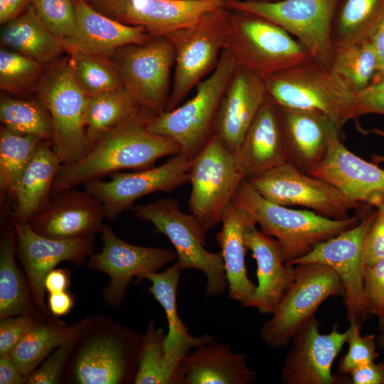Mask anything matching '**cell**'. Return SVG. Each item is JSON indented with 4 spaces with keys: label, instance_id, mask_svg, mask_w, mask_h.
I'll use <instances>...</instances> for the list:
<instances>
[{
    "label": "cell",
    "instance_id": "1",
    "mask_svg": "<svg viewBox=\"0 0 384 384\" xmlns=\"http://www.w3.org/2000/svg\"><path fill=\"white\" fill-rule=\"evenodd\" d=\"M81 319L63 383H134L143 334L100 314Z\"/></svg>",
    "mask_w": 384,
    "mask_h": 384
},
{
    "label": "cell",
    "instance_id": "2",
    "mask_svg": "<svg viewBox=\"0 0 384 384\" xmlns=\"http://www.w3.org/2000/svg\"><path fill=\"white\" fill-rule=\"evenodd\" d=\"M152 117L133 120L114 129L83 157L71 164H61L50 198L122 170L151 168L164 156L180 154V148L174 141L148 130L146 124Z\"/></svg>",
    "mask_w": 384,
    "mask_h": 384
},
{
    "label": "cell",
    "instance_id": "3",
    "mask_svg": "<svg viewBox=\"0 0 384 384\" xmlns=\"http://www.w3.org/2000/svg\"><path fill=\"white\" fill-rule=\"evenodd\" d=\"M233 201L245 210L265 235L276 239L285 263L309 253L319 244L356 226L368 213L334 220L311 210H295L274 203L261 196L245 178Z\"/></svg>",
    "mask_w": 384,
    "mask_h": 384
},
{
    "label": "cell",
    "instance_id": "4",
    "mask_svg": "<svg viewBox=\"0 0 384 384\" xmlns=\"http://www.w3.org/2000/svg\"><path fill=\"white\" fill-rule=\"evenodd\" d=\"M263 81L267 97L277 107L327 115L343 125L358 118L356 93L330 68L313 60Z\"/></svg>",
    "mask_w": 384,
    "mask_h": 384
},
{
    "label": "cell",
    "instance_id": "5",
    "mask_svg": "<svg viewBox=\"0 0 384 384\" xmlns=\"http://www.w3.org/2000/svg\"><path fill=\"white\" fill-rule=\"evenodd\" d=\"M238 66L223 49L216 68L196 86L194 95L175 109L153 117L147 122L148 130L172 139L181 154L193 159L215 134L220 102Z\"/></svg>",
    "mask_w": 384,
    "mask_h": 384
},
{
    "label": "cell",
    "instance_id": "6",
    "mask_svg": "<svg viewBox=\"0 0 384 384\" xmlns=\"http://www.w3.org/2000/svg\"><path fill=\"white\" fill-rule=\"evenodd\" d=\"M224 49L239 66L262 80L313 60L306 48L280 26L235 10H231Z\"/></svg>",
    "mask_w": 384,
    "mask_h": 384
},
{
    "label": "cell",
    "instance_id": "7",
    "mask_svg": "<svg viewBox=\"0 0 384 384\" xmlns=\"http://www.w3.org/2000/svg\"><path fill=\"white\" fill-rule=\"evenodd\" d=\"M132 210L138 219L151 223L156 233L170 240L182 271L195 269L204 273L208 297L225 292L228 281L221 253L206 249V233L194 215L183 212L178 203L170 197L135 204Z\"/></svg>",
    "mask_w": 384,
    "mask_h": 384
},
{
    "label": "cell",
    "instance_id": "8",
    "mask_svg": "<svg viewBox=\"0 0 384 384\" xmlns=\"http://www.w3.org/2000/svg\"><path fill=\"white\" fill-rule=\"evenodd\" d=\"M231 10L225 5L203 14L191 26L166 37L175 51L174 80L166 111L177 107L216 68L225 47Z\"/></svg>",
    "mask_w": 384,
    "mask_h": 384
},
{
    "label": "cell",
    "instance_id": "9",
    "mask_svg": "<svg viewBox=\"0 0 384 384\" xmlns=\"http://www.w3.org/2000/svg\"><path fill=\"white\" fill-rule=\"evenodd\" d=\"M294 266L293 282L260 329L262 341L272 348L287 346L297 331L314 316L324 302L343 295L341 280L331 267L319 263Z\"/></svg>",
    "mask_w": 384,
    "mask_h": 384
},
{
    "label": "cell",
    "instance_id": "10",
    "mask_svg": "<svg viewBox=\"0 0 384 384\" xmlns=\"http://www.w3.org/2000/svg\"><path fill=\"white\" fill-rule=\"evenodd\" d=\"M245 179L234 154L214 134L191 159L190 169L189 211L206 233L221 222Z\"/></svg>",
    "mask_w": 384,
    "mask_h": 384
},
{
    "label": "cell",
    "instance_id": "11",
    "mask_svg": "<svg viewBox=\"0 0 384 384\" xmlns=\"http://www.w3.org/2000/svg\"><path fill=\"white\" fill-rule=\"evenodd\" d=\"M38 97L53 125L51 146L62 164L75 162L88 151L87 97L77 84L69 62L58 65L43 78Z\"/></svg>",
    "mask_w": 384,
    "mask_h": 384
},
{
    "label": "cell",
    "instance_id": "12",
    "mask_svg": "<svg viewBox=\"0 0 384 384\" xmlns=\"http://www.w3.org/2000/svg\"><path fill=\"white\" fill-rule=\"evenodd\" d=\"M338 0H281L264 2L227 0L235 11L262 17L282 28L309 51L312 59L330 68L333 56L331 29Z\"/></svg>",
    "mask_w": 384,
    "mask_h": 384
},
{
    "label": "cell",
    "instance_id": "13",
    "mask_svg": "<svg viewBox=\"0 0 384 384\" xmlns=\"http://www.w3.org/2000/svg\"><path fill=\"white\" fill-rule=\"evenodd\" d=\"M112 56L124 87L137 102L154 116L166 111L175 65V51L169 38L152 36L146 42L122 47Z\"/></svg>",
    "mask_w": 384,
    "mask_h": 384
},
{
    "label": "cell",
    "instance_id": "14",
    "mask_svg": "<svg viewBox=\"0 0 384 384\" xmlns=\"http://www.w3.org/2000/svg\"><path fill=\"white\" fill-rule=\"evenodd\" d=\"M247 180L274 203L302 206L334 220L346 219L351 210L362 206L331 183L304 173L288 162Z\"/></svg>",
    "mask_w": 384,
    "mask_h": 384
},
{
    "label": "cell",
    "instance_id": "15",
    "mask_svg": "<svg viewBox=\"0 0 384 384\" xmlns=\"http://www.w3.org/2000/svg\"><path fill=\"white\" fill-rule=\"evenodd\" d=\"M101 239L102 250L91 254L86 265L109 277L102 297L104 303L110 308L121 306L134 277L139 283L146 274L159 272L166 265L177 260L175 250L132 245L119 238L108 225L104 226Z\"/></svg>",
    "mask_w": 384,
    "mask_h": 384
},
{
    "label": "cell",
    "instance_id": "16",
    "mask_svg": "<svg viewBox=\"0 0 384 384\" xmlns=\"http://www.w3.org/2000/svg\"><path fill=\"white\" fill-rule=\"evenodd\" d=\"M191 160L178 154L159 166L133 173L115 172L107 181L93 179L83 183L86 191L102 204L105 219L113 222L131 210L139 198L153 193L171 192L190 181Z\"/></svg>",
    "mask_w": 384,
    "mask_h": 384
},
{
    "label": "cell",
    "instance_id": "17",
    "mask_svg": "<svg viewBox=\"0 0 384 384\" xmlns=\"http://www.w3.org/2000/svg\"><path fill=\"white\" fill-rule=\"evenodd\" d=\"M368 212L359 224L318 245L291 265L319 263L335 270L343 287V300L350 323L362 324L368 314L364 291V244L375 217Z\"/></svg>",
    "mask_w": 384,
    "mask_h": 384
},
{
    "label": "cell",
    "instance_id": "18",
    "mask_svg": "<svg viewBox=\"0 0 384 384\" xmlns=\"http://www.w3.org/2000/svg\"><path fill=\"white\" fill-rule=\"evenodd\" d=\"M16 233L17 256L23 267L33 302L44 316L51 315L45 300V279L62 262L80 267L93 253L94 237L58 240L41 235L28 224L11 221Z\"/></svg>",
    "mask_w": 384,
    "mask_h": 384
},
{
    "label": "cell",
    "instance_id": "19",
    "mask_svg": "<svg viewBox=\"0 0 384 384\" xmlns=\"http://www.w3.org/2000/svg\"><path fill=\"white\" fill-rule=\"evenodd\" d=\"M103 14L142 26L151 36L193 25L206 13L225 5L223 0H87Z\"/></svg>",
    "mask_w": 384,
    "mask_h": 384
},
{
    "label": "cell",
    "instance_id": "20",
    "mask_svg": "<svg viewBox=\"0 0 384 384\" xmlns=\"http://www.w3.org/2000/svg\"><path fill=\"white\" fill-rule=\"evenodd\" d=\"M315 316L294 334L285 356L281 378L285 384H336L341 381L331 373L332 364L346 343L349 334L334 325L329 334H321Z\"/></svg>",
    "mask_w": 384,
    "mask_h": 384
},
{
    "label": "cell",
    "instance_id": "21",
    "mask_svg": "<svg viewBox=\"0 0 384 384\" xmlns=\"http://www.w3.org/2000/svg\"><path fill=\"white\" fill-rule=\"evenodd\" d=\"M105 219L100 202L85 190L74 188L50 198L28 224L41 235L65 240L101 233Z\"/></svg>",
    "mask_w": 384,
    "mask_h": 384
},
{
    "label": "cell",
    "instance_id": "22",
    "mask_svg": "<svg viewBox=\"0 0 384 384\" xmlns=\"http://www.w3.org/2000/svg\"><path fill=\"white\" fill-rule=\"evenodd\" d=\"M309 174L331 183L360 205L377 208L384 205V169L352 153L342 138L332 142L324 159Z\"/></svg>",
    "mask_w": 384,
    "mask_h": 384
},
{
    "label": "cell",
    "instance_id": "23",
    "mask_svg": "<svg viewBox=\"0 0 384 384\" xmlns=\"http://www.w3.org/2000/svg\"><path fill=\"white\" fill-rule=\"evenodd\" d=\"M277 110L287 162L309 174L324 159L332 142L342 138L343 124L321 114L280 107Z\"/></svg>",
    "mask_w": 384,
    "mask_h": 384
},
{
    "label": "cell",
    "instance_id": "24",
    "mask_svg": "<svg viewBox=\"0 0 384 384\" xmlns=\"http://www.w3.org/2000/svg\"><path fill=\"white\" fill-rule=\"evenodd\" d=\"M73 3L75 31L71 37L60 40L70 54L84 53L105 58L122 47L142 43L152 37L142 26L128 25L103 14L87 0H73Z\"/></svg>",
    "mask_w": 384,
    "mask_h": 384
},
{
    "label": "cell",
    "instance_id": "25",
    "mask_svg": "<svg viewBox=\"0 0 384 384\" xmlns=\"http://www.w3.org/2000/svg\"><path fill=\"white\" fill-rule=\"evenodd\" d=\"M262 79L238 66L220 102L215 134L233 154L267 100Z\"/></svg>",
    "mask_w": 384,
    "mask_h": 384
},
{
    "label": "cell",
    "instance_id": "26",
    "mask_svg": "<svg viewBox=\"0 0 384 384\" xmlns=\"http://www.w3.org/2000/svg\"><path fill=\"white\" fill-rule=\"evenodd\" d=\"M247 250L257 264V284L245 307L255 308L262 314H272L293 282L295 266L284 262L278 241L250 224L245 231Z\"/></svg>",
    "mask_w": 384,
    "mask_h": 384
},
{
    "label": "cell",
    "instance_id": "27",
    "mask_svg": "<svg viewBox=\"0 0 384 384\" xmlns=\"http://www.w3.org/2000/svg\"><path fill=\"white\" fill-rule=\"evenodd\" d=\"M233 154L246 179L287 162L277 107L268 97Z\"/></svg>",
    "mask_w": 384,
    "mask_h": 384
},
{
    "label": "cell",
    "instance_id": "28",
    "mask_svg": "<svg viewBox=\"0 0 384 384\" xmlns=\"http://www.w3.org/2000/svg\"><path fill=\"white\" fill-rule=\"evenodd\" d=\"M181 384H252L257 371L242 353L214 338L191 349L181 364Z\"/></svg>",
    "mask_w": 384,
    "mask_h": 384
},
{
    "label": "cell",
    "instance_id": "29",
    "mask_svg": "<svg viewBox=\"0 0 384 384\" xmlns=\"http://www.w3.org/2000/svg\"><path fill=\"white\" fill-rule=\"evenodd\" d=\"M220 223L221 230L215 239L220 247L229 297L245 307L255 293L256 285L247 275L245 241L247 226L255 223L252 217L233 201L225 209Z\"/></svg>",
    "mask_w": 384,
    "mask_h": 384
},
{
    "label": "cell",
    "instance_id": "30",
    "mask_svg": "<svg viewBox=\"0 0 384 384\" xmlns=\"http://www.w3.org/2000/svg\"><path fill=\"white\" fill-rule=\"evenodd\" d=\"M182 272L175 262L161 272L149 273L143 277L151 282L149 292L165 312L168 323L165 351L169 358L179 368L182 360L191 349L214 338L208 334L198 336L191 335L178 314L176 297Z\"/></svg>",
    "mask_w": 384,
    "mask_h": 384
},
{
    "label": "cell",
    "instance_id": "31",
    "mask_svg": "<svg viewBox=\"0 0 384 384\" xmlns=\"http://www.w3.org/2000/svg\"><path fill=\"white\" fill-rule=\"evenodd\" d=\"M61 164L51 142L43 140L19 182L11 221L28 224L46 205Z\"/></svg>",
    "mask_w": 384,
    "mask_h": 384
},
{
    "label": "cell",
    "instance_id": "32",
    "mask_svg": "<svg viewBox=\"0 0 384 384\" xmlns=\"http://www.w3.org/2000/svg\"><path fill=\"white\" fill-rule=\"evenodd\" d=\"M16 233L11 220L4 225L0 240V319L26 314L43 317L33 302L27 277L18 268Z\"/></svg>",
    "mask_w": 384,
    "mask_h": 384
},
{
    "label": "cell",
    "instance_id": "33",
    "mask_svg": "<svg viewBox=\"0 0 384 384\" xmlns=\"http://www.w3.org/2000/svg\"><path fill=\"white\" fill-rule=\"evenodd\" d=\"M152 117L154 115L141 106L125 87L87 97L88 151L114 129L133 120Z\"/></svg>",
    "mask_w": 384,
    "mask_h": 384
},
{
    "label": "cell",
    "instance_id": "34",
    "mask_svg": "<svg viewBox=\"0 0 384 384\" xmlns=\"http://www.w3.org/2000/svg\"><path fill=\"white\" fill-rule=\"evenodd\" d=\"M82 319L68 324L51 315L38 319L10 355L25 377L34 370L55 348L76 338Z\"/></svg>",
    "mask_w": 384,
    "mask_h": 384
},
{
    "label": "cell",
    "instance_id": "35",
    "mask_svg": "<svg viewBox=\"0 0 384 384\" xmlns=\"http://www.w3.org/2000/svg\"><path fill=\"white\" fill-rule=\"evenodd\" d=\"M1 31V43L6 48L46 63L65 49L59 38L41 23L31 4L19 16L5 23Z\"/></svg>",
    "mask_w": 384,
    "mask_h": 384
},
{
    "label": "cell",
    "instance_id": "36",
    "mask_svg": "<svg viewBox=\"0 0 384 384\" xmlns=\"http://www.w3.org/2000/svg\"><path fill=\"white\" fill-rule=\"evenodd\" d=\"M384 18V0H338L331 40L333 48L368 41Z\"/></svg>",
    "mask_w": 384,
    "mask_h": 384
},
{
    "label": "cell",
    "instance_id": "37",
    "mask_svg": "<svg viewBox=\"0 0 384 384\" xmlns=\"http://www.w3.org/2000/svg\"><path fill=\"white\" fill-rule=\"evenodd\" d=\"M165 330L151 319L143 334L134 384H181V368L166 355Z\"/></svg>",
    "mask_w": 384,
    "mask_h": 384
},
{
    "label": "cell",
    "instance_id": "38",
    "mask_svg": "<svg viewBox=\"0 0 384 384\" xmlns=\"http://www.w3.org/2000/svg\"><path fill=\"white\" fill-rule=\"evenodd\" d=\"M43 139L4 125L0 132V189L14 198L19 182Z\"/></svg>",
    "mask_w": 384,
    "mask_h": 384
},
{
    "label": "cell",
    "instance_id": "39",
    "mask_svg": "<svg viewBox=\"0 0 384 384\" xmlns=\"http://www.w3.org/2000/svg\"><path fill=\"white\" fill-rule=\"evenodd\" d=\"M330 69L353 92L366 89L377 70V58L369 41L335 48Z\"/></svg>",
    "mask_w": 384,
    "mask_h": 384
},
{
    "label": "cell",
    "instance_id": "40",
    "mask_svg": "<svg viewBox=\"0 0 384 384\" xmlns=\"http://www.w3.org/2000/svg\"><path fill=\"white\" fill-rule=\"evenodd\" d=\"M70 55L68 62L73 77L87 97L124 87L118 70L105 57L84 53Z\"/></svg>",
    "mask_w": 384,
    "mask_h": 384
},
{
    "label": "cell",
    "instance_id": "41",
    "mask_svg": "<svg viewBox=\"0 0 384 384\" xmlns=\"http://www.w3.org/2000/svg\"><path fill=\"white\" fill-rule=\"evenodd\" d=\"M2 125L18 132L40 137L51 142L50 117L39 105L28 100L3 97L0 102Z\"/></svg>",
    "mask_w": 384,
    "mask_h": 384
},
{
    "label": "cell",
    "instance_id": "42",
    "mask_svg": "<svg viewBox=\"0 0 384 384\" xmlns=\"http://www.w3.org/2000/svg\"><path fill=\"white\" fill-rule=\"evenodd\" d=\"M31 5L43 26L56 38L71 37L76 27L73 0H32Z\"/></svg>",
    "mask_w": 384,
    "mask_h": 384
},
{
    "label": "cell",
    "instance_id": "43",
    "mask_svg": "<svg viewBox=\"0 0 384 384\" xmlns=\"http://www.w3.org/2000/svg\"><path fill=\"white\" fill-rule=\"evenodd\" d=\"M41 63L14 50H0V87L19 91L33 81L41 71Z\"/></svg>",
    "mask_w": 384,
    "mask_h": 384
},
{
    "label": "cell",
    "instance_id": "44",
    "mask_svg": "<svg viewBox=\"0 0 384 384\" xmlns=\"http://www.w3.org/2000/svg\"><path fill=\"white\" fill-rule=\"evenodd\" d=\"M346 343L348 350L338 363V370L348 374L352 369L378 358L377 338L375 334H361V324L350 323Z\"/></svg>",
    "mask_w": 384,
    "mask_h": 384
},
{
    "label": "cell",
    "instance_id": "45",
    "mask_svg": "<svg viewBox=\"0 0 384 384\" xmlns=\"http://www.w3.org/2000/svg\"><path fill=\"white\" fill-rule=\"evenodd\" d=\"M75 339L55 348L34 370L24 377V384L63 383L65 368Z\"/></svg>",
    "mask_w": 384,
    "mask_h": 384
},
{
    "label": "cell",
    "instance_id": "46",
    "mask_svg": "<svg viewBox=\"0 0 384 384\" xmlns=\"http://www.w3.org/2000/svg\"><path fill=\"white\" fill-rule=\"evenodd\" d=\"M363 279L368 313L378 317L384 314V258L365 265Z\"/></svg>",
    "mask_w": 384,
    "mask_h": 384
},
{
    "label": "cell",
    "instance_id": "47",
    "mask_svg": "<svg viewBox=\"0 0 384 384\" xmlns=\"http://www.w3.org/2000/svg\"><path fill=\"white\" fill-rule=\"evenodd\" d=\"M41 318L21 314L0 319V356L10 354Z\"/></svg>",
    "mask_w": 384,
    "mask_h": 384
},
{
    "label": "cell",
    "instance_id": "48",
    "mask_svg": "<svg viewBox=\"0 0 384 384\" xmlns=\"http://www.w3.org/2000/svg\"><path fill=\"white\" fill-rule=\"evenodd\" d=\"M384 258V205L377 208L364 244V263L368 265Z\"/></svg>",
    "mask_w": 384,
    "mask_h": 384
},
{
    "label": "cell",
    "instance_id": "49",
    "mask_svg": "<svg viewBox=\"0 0 384 384\" xmlns=\"http://www.w3.org/2000/svg\"><path fill=\"white\" fill-rule=\"evenodd\" d=\"M356 95L358 117L367 114L384 115V75Z\"/></svg>",
    "mask_w": 384,
    "mask_h": 384
},
{
    "label": "cell",
    "instance_id": "50",
    "mask_svg": "<svg viewBox=\"0 0 384 384\" xmlns=\"http://www.w3.org/2000/svg\"><path fill=\"white\" fill-rule=\"evenodd\" d=\"M348 375L353 384H384V363L373 361L352 369Z\"/></svg>",
    "mask_w": 384,
    "mask_h": 384
},
{
    "label": "cell",
    "instance_id": "51",
    "mask_svg": "<svg viewBox=\"0 0 384 384\" xmlns=\"http://www.w3.org/2000/svg\"><path fill=\"white\" fill-rule=\"evenodd\" d=\"M74 305L73 297L68 291L49 294L48 309L50 314L60 317L68 314Z\"/></svg>",
    "mask_w": 384,
    "mask_h": 384
},
{
    "label": "cell",
    "instance_id": "52",
    "mask_svg": "<svg viewBox=\"0 0 384 384\" xmlns=\"http://www.w3.org/2000/svg\"><path fill=\"white\" fill-rule=\"evenodd\" d=\"M377 58V70L372 82L384 75V18L374 31L369 40Z\"/></svg>",
    "mask_w": 384,
    "mask_h": 384
},
{
    "label": "cell",
    "instance_id": "53",
    "mask_svg": "<svg viewBox=\"0 0 384 384\" xmlns=\"http://www.w3.org/2000/svg\"><path fill=\"white\" fill-rule=\"evenodd\" d=\"M0 384H24V376L10 354L0 356Z\"/></svg>",
    "mask_w": 384,
    "mask_h": 384
},
{
    "label": "cell",
    "instance_id": "54",
    "mask_svg": "<svg viewBox=\"0 0 384 384\" xmlns=\"http://www.w3.org/2000/svg\"><path fill=\"white\" fill-rule=\"evenodd\" d=\"M46 292L49 294L68 291L70 284V274L67 269L55 268L46 277Z\"/></svg>",
    "mask_w": 384,
    "mask_h": 384
},
{
    "label": "cell",
    "instance_id": "55",
    "mask_svg": "<svg viewBox=\"0 0 384 384\" xmlns=\"http://www.w3.org/2000/svg\"><path fill=\"white\" fill-rule=\"evenodd\" d=\"M32 0H0V23L5 24L22 14Z\"/></svg>",
    "mask_w": 384,
    "mask_h": 384
},
{
    "label": "cell",
    "instance_id": "56",
    "mask_svg": "<svg viewBox=\"0 0 384 384\" xmlns=\"http://www.w3.org/2000/svg\"><path fill=\"white\" fill-rule=\"evenodd\" d=\"M358 129L363 134H364V133L365 134L372 133V134H375L377 136L380 137L381 138H383L384 139V130L383 129H378V128H373V129H371L363 130L360 127H358Z\"/></svg>",
    "mask_w": 384,
    "mask_h": 384
},
{
    "label": "cell",
    "instance_id": "57",
    "mask_svg": "<svg viewBox=\"0 0 384 384\" xmlns=\"http://www.w3.org/2000/svg\"><path fill=\"white\" fill-rule=\"evenodd\" d=\"M378 330L380 334H384V314L378 317Z\"/></svg>",
    "mask_w": 384,
    "mask_h": 384
},
{
    "label": "cell",
    "instance_id": "58",
    "mask_svg": "<svg viewBox=\"0 0 384 384\" xmlns=\"http://www.w3.org/2000/svg\"><path fill=\"white\" fill-rule=\"evenodd\" d=\"M376 338H377L378 347L382 350H384V334H379V335L377 336Z\"/></svg>",
    "mask_w": 384,
    "mask_h": 384
},
{
    "label": "cell",
    "instance_id": "59",
    "mask_svg": "<svg viewBox=\"0 0 384 384\" xmlns=\"http://www.w3.org/2000/svg\"><path fill=\"white\" fill-rule=\"evenodd\" d=\"M223 1H227V0H223ZM252 1H264V2H275V1H281V0H252Z\"/></svg>",
    "mask_w": 384,
    "mask_h": 384
}]
</instances>
